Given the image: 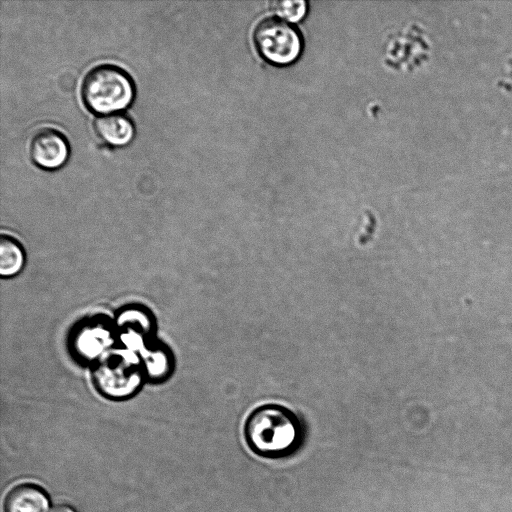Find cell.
I'll list each match as a JSON object with an SVG mask.
<instances>
[{
    "instance_id": "cell-5",
    "label": "cell",
    "mask_w": 512,
    "mask_h": 512,
    "mask_svg": "<svg viewBox=\"0 0 512 512\" xmlns=\"http://www.w3.org/2000/svg\"><path fill=\"white\" fill-rule=\"evenodd\" d=\"M29 155L33 163L45 170L63 166L69 156V143L57 129L43 127L36 130L29 141Z\"/></svg>"
},
{
    "instance_id": "cell-11",
    "label": "cell",
    "mask_w": 512,
    "mask_h": 512,
    "mask_svg": "<svg viewBox=\"0 0 512 512\" xmlns=\"http://www.w3.org/2000/svg\"><path fill=\"white\" fill-rule=\"evenodd\" d=\"M168 363L166 351L160 348L149 350L145 356V366L148 373L156 377L167 371Z\"/></svg>"
},
{
    "instance_id": "cell-7",
    "label": "cell",
    "mask_w": 512,
    "mask_h": 512,
    "mask_svg": "<svg viewBox=\"0 0 512 512\" xmlns=\"http://www.w3.org/2000/svg\"><path fill=\"white\" fill-rule=\"evenodd\" d=\"M93 129L102 142L114 147L127 145L135 133L131 119L122 113L96 117L93 121Z\"/></svg>"
},
{
    "instance_id": "cell-6",
    "label": "cell",
    "mask_w": 512,
    "mask_h": 512,
    "mask_svg": "<svg viewBox=\"0 0 512 512\" xmlns=\"http://www.w3.org/2000/svg\"><path fill=\"white\" fill-rule=\"evenodd\" d=\"M50 498L37 484L24 482L14 485L5 495L4 512H49Z\"/></svg>"
},
{
    "instance_id": "cell-8",
    "label": "cell",
    "mask_w": 512,
    "mask_h": 512,
    "mask_svg": "<svg viewBox=\"0 0 512 512\" xmlns=\"http://www.w3.org/2000/svg\"><path fill=\"white\" fill-rule=\"evenodd\" d=\"M118 328L123 338L130 345H137L143 337L152 331V321L149 314L140 309L123 311L118 318Z\"/></svg>"
},
{
    "instance_id": "cell-10",
    "label": "cell",
    "mask_w": 512,
    "mask_h": 512,
    "mask_svg": "<svg viewBox=\"0 0 512 512\" xmlns=\"http://www.w3.org/2000/svg\"><path fill=\"white\" fill-rule=\"evenodd\" d=\"M274 10L281 18L297 22L306 15L308 3L306 1H279L275 3Z\"/></svg>"
},
{
    "instance_id": "cell-4",
    "label": "cell",
    "mask_w": 512,
    "mask_h": 512,
    "mask_svg": "<svg viewBox=\"0 0 512 512\" xmlns=\"http://www.w3.org/2000/svg\"><path fill=\"white\" fill-rule=\"evenodd\" d=\"M98 389L110 398H125L141 383L139 364L124 355H109L98 363L95 373Z\"/></svg>"
},
{
    "instance_id": "cell-3",
    "label": "cell",
    "mask_w": 512,
    "mask_h": 512,
    "mask_svg": "<svg viewBox=\"0 0 512 512\" xmlns=\"http://www.w3.org/2000/svg\"><path fill=\"white\" fill-rule=\"evenodd\" d=\"M253 40L258 53L273 65H289L298 59L302 51L299 31L274 17L265 18L257 24Z\"/></svg>"
},
{
    "instance_id": "cell-12",
    "label": "cell",
    "mask_w": 512,
    "mask_h": 512,
    "mask_svg": "<svg viewBox=\"0 0 512 512\" xmlns=\"http://www.w3.org/2000/svg\"><path fill=\"white\" fill-rule=\"evenodd\" d=\"M50 512H76L73 507L67 504L55 505Z\"/></svg>"
},
{
    "instance_id": "cell-1",
    "label": "cell",
    "mask_w": 512,
    "mask_h": 512,
    "mask_svg": "<svg viewBox=\"0 0 512 512\" xmlns=\"http://www.w3.org/2000/svg\"><path fill=\"white\" fill-rule=\"evenodd\" d=\"M244 433L255 453L272 458L294 452L303 437L302 425L296 415L276 404L256 408L247 418Z\"/></svg>"
},
{
    "instance_id": "cell-2",
    "label": "cell",
    "mask_w": 512,
    "mask_h": 512,
    "mask_svg": "<svg viewBox=\"0 0 512 512\" xmlns=\"http://www.w3.org/2000/svg\"><path fill=\"white\" fill-rule=\"evenodd\" d=\"M135 94L130 75L113 64H100L90 69L81 83V98L88 110L108 114L127 108Z\"/></svg>"
},
{
    "instance_id": "cell-9",
    "label": "cell",
    "mask_w": 512,
    "mask_h": 512,
    "mask_svg": "<svg viewBox=\"0 0 512 512\" xmlns=\"http://www.w3.org/2000/svg\"><path fill=\"white\" fill-rule=\"evenodd\" d=\"M25 256L22 247L13 237L2 234L0 238V274L11 277L24 266Z\"/></svg>"
}]
</instances>
